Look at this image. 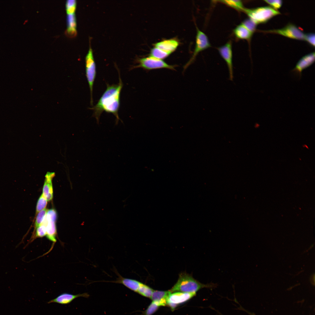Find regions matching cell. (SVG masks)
Instances as JSON below:
<instances>
[{
    "label": "cell",
    "instance_id": "1",
    "mask_svg": "<svg viewBox=\"0 0 315 315\" xmlns=\"http://www.w3.org/2000/svg\"><path fill=\"white\" fill-rule=\"evenodd\" d=\"M119 76L118 84L107 85V88L96 104L91 109L93 111V116L98 123L100 117L104 111L113 114L116 118V123L120 120L118 111L120 105V96L123 84Z\"/></svg>",
    "mask_w": 315,
    "mask_h": 315
},
{
    "label": "cell",
    "instance_id": "2",
    "mask_svg": "<svg viewBox=\"0 0 315 315\" xmlns=\"http://www.w3.org/2000/svg\"><path fill=\"white\" fill-rule=\"evenodd\" d=\"M216 286V285L213 283L205 284H202L194 279L192 275L182 272L180 274L176 283L169 290L171 293L179 292L196 293L202 288H212Z\"/></svg>",
    "mask_w": 315,
    "mask_h": 315
},
{
    "label": "cell",
    "instance_id": "3",
    "mask_svg": "<svg viewBox=\"0 0 315 315\" xmlns=\"http://www.w3.org/2000/svg\"><path fill=\"white\" fill-rule=\"evenodd\" d=\"M243 12L257 24L265 23L274 17L281 14L279 11L270 6L245 8Z\"/></svg>",
    "mask_w": 315,
    "mask_h": 315
},
{
    "label": "cell",
    "instance_id": "4",
    "mask_svg": "<svg viewBox=\"0 0 315 315\" xmlns=\"http://www.w3.org/2000/svg\"><path fill=\"white\" fill-rule=\"evenodd\" d=\"M85 72L87 80L90 91V103L93 105L92 92L94 82L96 76V66L94 60L93 51L90 46L85 58Z\"/></svg>",
    "mask_w": 315,
    "mask_h": 315
},
{
    "label": "cell",
    "instance_id": "5",
    "mask_svg": "<svg viewBox=\"0 0 315 315\" xmlns=\"http://www.w3.org/2000/svg\"><path fill=\"white\" fill-rule=\"evenodd\" d=\"M138 64L133 68H142L147 70L165 68L172 70H175L176 66L168 64L162 60H158L149 56L139 58L137 60Z\"/></svg>",
    "mask_w": 315,
    "mask_h": 315
},
{
    "label": "cell",
    "instance_id": "6",
    "mask_svg": "<svg viewBox=\"0 0 315 315\" xmlns=\"http://www.w3.org/2000/svg\"><path fill=\"white\" fill-rule=\"evenodd\" d=\"M195 45L193 53L190 59L185 65L184 69L186 68L194 60L197 55L201 52L211 46L206 35L196 27Z\"/></svg>",
    "mask_w": 315,
    "mask_h": 315
},
{
    "label": "cell",
    "instance_id": "7",
    "mask_svg": "<svg viewBox=\"0 0 315 315\" xmlns=\"http://www.w3.org/2000/svg\"><path fill=\"white\" fill-rule=\"evenodd\" d=\"M279 34L289 38L304 40L305 34L295 24L289 23L281 29L263 31Z\"/></svg>",
    "mask_w": 315,
    "mask_h": 315
},
{
    "label": "cell",
    "instance_id": "8",
    "mask_svg": "<svg viewBox=\"0 0 315 315\" xmlns=\"http://www.w3.org/2000/svg\"><path fill=\"white\" fill-rule=\"evenodd\" d=\"M57 213L55 210L50 209L47 212L45 218L46 229V237L50 240L54 242L56 241L57 229L56 222Z\"/></svg>",
    "mask_w": 315,
    "mask_h": 315
},
{
    "label": "cell",
    "instance_id": "9",
    "mask_svg": "<svg viewBox=\"0 0 315 315\" xmlns=\"http://www.w3.org/2000/svg\"><path fill=\"white\" fill-rule=\"evenodd\" d=\"M217 49L220 55L227 64L228 69L229 79L232 80L233 78V72L231 41H228L224 45L218 47Z\"/></svg>",
    "mask_w": 315,
    "mask_h": 315
},
{
    "label": "cell",
    "instance_id": "10",
    "mask_svg": "<svg viewBox=\"0 0 315 315\" xmlns=\"http://www.w3.org/2000/svg\"><path fill=\"white\" fill-rule=\"evenodd\" d=\"M196 295V293L174 292L168 296L167 305L174 310L178 304L188 301Z\"/></svg>",
    "mask_w": 315,
    "mask_h": 315
},
{
    "label": "cell",
    "instance_id": "11",
    "mask_svg": "<svg viewBox=\"0 0 315 315\" xmlns=\"http://www.w3.org/2000/svg\"><path fill=\"white\" fill-rule=\"evenodd\" d=\"M315 55V52H313L303 56L297 62L295 67L291 71V73L298 79H300L302 71L314 62Z\"/></svg>",
    "mask_w": 315,
    "mask_h": 315
},
{
    "label": "cell",
    "instance_id": "12",
    "mask_svg": "<svg viewBox=\"0 0 315 315\" xmlns=\"http://www.w3.org/2000/svg\"><path fill=\"white\" fill-rule=\"evenodd\" d=\"M89 296V294L86 293L76 295L65 293L61 294L56 298L49 301L47 303H56L61 304H67L78 298L83 297L88 298Z\"/></svg>",
    "mask_w": 315,
    "mask_h": 315
},
{
    "label": "cell",
    "instance_id": "13",
    "mask_svg": "<svg viewBox=\"0 0 315 315\" xmlns=\"http://www.w3.org/2000/svg\"><path fill=\"white\" fill-rule=\"evenodd\" d=\"M55 176V172H47L45 176L42 194L47 201L51 200L53 198V190L52 181Z\"/></svg>",
    "mask_w": 315,
    "mask_h": 315
},
{
    "label": "cell",
    "instance_id": "14",
    "mask_svg": "<svg viewBox=\"0 0 315 315\" xmlns=\"http://www.w3.org/2000/svg\"><path fill=\"white\" fill-rule=\"evenodd\" d=\"M179 44L177 40L171 39L156 43L154 44V47L171 54L176 49Z\"/></svg>",
    "mask_w": 315,
    "mask_h": 315
},
{
    "label": "cell",
    "instance_id": "15",
    "mask_svg": "<svg viewBox=\"0 0 315 315\" xmlns=\"http://www.w3.org/2000/svg\"><path fill=\"white\" fill-rule=\"evenodd\" d=\"M171 292L169 291H162L154 290L150 298L153 302L158 306H165L167 305L168 296Z\"/></svg>",
    "mask_w": 315,
    "mask_h": 315
},
{
    "label": "cell",
    "instance_id": "16",
    "mask_svg": "<svg viewBox=\"0 0 315 315\" xmlns=\"http://www.w3.org/2000/svg\"><path fill=\"white\" fill-rule=\"evenodd\" d=\"M67 22L66 35L70 37H75L77 34L76 23L75 13L67 14Z\"/></svg>",
    "mask_w": 315,
    "mask_h": 315
},
{
    "label": "cell",
    "instance_id": "17",
    "mask_svg": "<svg viewBox=\"0 0 315 315\" xmlns=\"http://www.w3.org/2000/svg\"><path fill=\"white\" fill-rule=\"evenodd\" d=\"M233 32L237 38L242 40H249L253 34L241 23L233 29Z\"/></svg>",
    "mask_w": 315,
    "mask_h": 315
},
{
    "label": "cell",
    "instance_id": "18",
    "mask_svg": "<svg viewBox=\"0 0 315 315\" xmlns=\"http://www.w3.org/2000/svg\"><path fill=\"white\" fill-rule=\"evenodd\" d=\"M116 282L123 284L128 289L136 293L141 283L136 280L123 277L120 278Z\"/></svg>",
    "mask_w": 315,
    "mask_h": 315
},
{
    "label": "cell",
    "instance_id": "19",
    "mask_svg": "<svg viewBox=\"0 0 315 315\" xmlns=\"http://www.w3.org/2000/svg\"><path fill=\"white\" fill-rule=\"evenodd\" d=\"M219 1L238 11H243L245 8L241 0H220Z\"/></svg>",
    "mask_w": 315,
    "mask_h": 315
},
{
    "label": "cell",
    "instance_id": "20",
    "mask_svg": "<svg viewBox=\"0 0 315 315\" xmlns=\"http://www.w3.org/2000/svg\"><path fill=\"white\" fill-rule=\"evenodd\" d=\"M170 54L154 47L150 50L149 56L158 60H162Z\"/></svg>",
    "mask_w": 315,
    "mask_h": 315
},
{
    "label": "cell",
    "instance_id": "21",
    "mask_svg": "<svg viewBox=\"0 0 315 315\" xmlns=\"http://www.w3.org/2000/svg\"><path fill=\"white\" fill-rule=\"evenodd\" d=\"M153 290L149 286L141 283L136 293L143 296L150 298Z\"/></svg>",
    "mask_w": 315,
    "mask_h": 315
},
{
    "label": "cell",
    "instance_id": "22",
    "mask_svg": "<svg viewBox=\"0 0 315 315\" xmlns=\"http://www.w3.org/2000/svg\"><path fill=\"white\" fill-rule=\"evenodd\" d=\"M47 204V201L42 194L38 200L36 206V213H38L46 208Z\"/></svg>",
    "mask_w": 315,
    "mask_h": 315
},
{
    "label": "cell",
    "instance_id": "23",
    "mask_svg": "<svg viewBox=\"0 0 315 315\" xmlns=\"http://www.w3.org/2000/svg\"><path fill=\"white\" fill-rule=\"evenodd\" d=\"M241 23L253 33L256 30L257 24L249 18L245 20Z\"/></svg>",
    "mask_w": 315,
    "mask_h": 315
},
{
    "label": "cell",
    "instance_id": "24",
    "mask_svg": "<svg viewBox=\"0 0 315 315\" xmlns=\"http://www.w3.org/2000/svg\"><path fill=\"white\" fill-rule=\"evenodd\" d=\"M47 210L46 208L40 211L38 214L35 223V228L41 225L45 218Z\"/></svg>",
    "mask_w": 315,
    "mask_h": 315
},
{
    "label": "cell",
    "instance_id": "25",
    "mask_svg": "<svg viewBox=\"0 0 315 315\" xmlns=\"http://www.w3.org/2000/svg\"><path fill=\"white\" fill-rule=\"evenodd\" d=\"M76 0H68L66 3V8L67 14L74 13L76 7Z\"/></svg>",
    "mask_w": 315,
    "mask_h": 315
},
{
    "label": "cell",
    "instance_id": "26",
    "mask_svg": "<svg viewBox=\"0 0 315 315\" xmlns=\"http://www.w3.org/2000/svg\"><path fill=\"white\" fill-rule=\"evenodd\" d=\"M159 307L156 304L152 301L144 312L143 315H152L157 310Z\"/></svg>",
    "mask_w": 315,
    "mask_h": 315
},
{
    "label": "cell",
    "instance_id": "27",
    "mask_svg": "<svg viewBox=\"0 0 315 315\" xmlns=\"http://www.w3.org/2000/svg\"><path fill=\"white\" fill-rule=\"evenodd\" d=\"M264 1L276 10L281 7L283 4V1L281 0H264Z\"/></svg>",
    "mask_w": 315,
    "mask_h": 315
},
{
    "label": "cell",
    "instance_id": "28",
    "mask_svg": "<svg viewBox=\"0 0 315 315\" xmlns=\"http://www.w3.org/2000/svg\"><path fill=\"white\" fill-rule=\"evenodd\" d=\"M35 236L37 237H42L46 235V227L45 225L42 224L37 227L36 229Z\"/></svg>",
    "mask_w": 315,
    "mask_h": 315
},
{
    "label": "cell",
    "instance_id": "29",
    "mask_svg": "<svg viewBox=\"0 0 315 315\" xmlns=\"http://www.w3.org/2000/svg\"><path fill=\"white\" fill-rule=\"evenodd\" d=\"M304 40L313 47H315V34L309 33L305 34Z\"/></svg>",
    "mask_w": 315,
    "mask_h": 315
}]
</instances>
